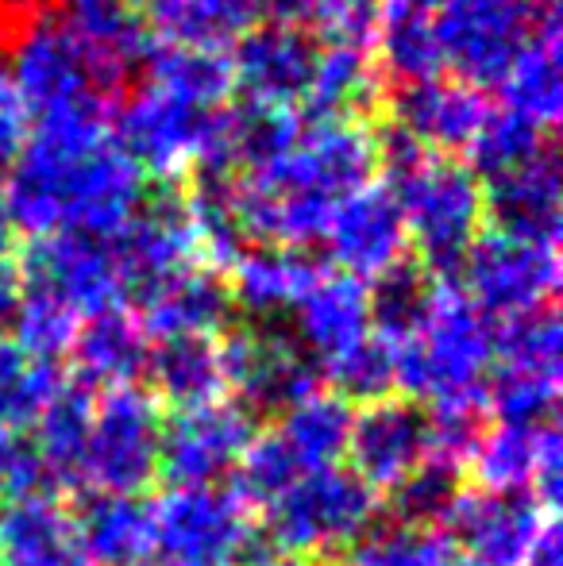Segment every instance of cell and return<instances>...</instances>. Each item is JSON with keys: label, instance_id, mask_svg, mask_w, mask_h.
Instances as JSON below:
<instances>
[{"label": "cell", "instance_id": "10", "mask_svg": "<svg viewBox=\"0 0 563 566\" xmlns=\"http://www.w3.org/2000/svg\"><path fill=\"white\" fill-rule=\"evenodd\" d=\"M163 409L139 386L108 389L93 397L90 440H85V485L93 493L139 497L158 482Z\"/></svg>", "mask_w": 563, "mask_h": 566}, {"label": "cell", "instance_id": "44", "mask_svg": "<svg viewBox=\"0 0 563 566\" xmlns=\"http://www.w3.org/2000/svg\"><path fill=\"white\" fill-rule=\"evenodd\" d=\"M305 474L293 451L282 443L279 432H256V440L248 443V451L240 454L232 470V493L248 509H267L290 490L298 478Z\"/></svg>", "mask_w": 563, "mask_h": 566}, {"label": "cell", "instance_id": "21", "mask_svg": "<svg viewBox=\"0 0 563 566\" xmlns=\"http://www.w3.org/2000/svg\"><path fill=\"white\" fill-rule=\"evenodd\" d=\"M236 313L225 274L186 266L139 297V324L150 343L158 339H220Z\"/></svg>", "mask_w": 563, "mask_h": 566}, {"label": "cell", "instance_id": "24", "mask_svg": "<svg viewBox=\"0 0 563 566\" xmlns=\"http://www.w3.org/2000/svg\"><path fill=\"white\" fill-rule=\"evenodd\" d=\"M150 339L143 332L139 316L128 308H105L93 313L77 324V336L70 343V358H74L77 386L82 389H124L136 386L147 366Z\"/></svg>", "mask_w": 563, "mask_h": 566}, {"label": "cell", "instance_id": "6", "mask_svg": "<svg viewBox=\"0 0 563 566\" xmlns=\"http://www.w3.org/2000/svg\"><path fill=\"white\" fill-rule=\"evenodd\" d=\"M394 394L409 401H482L490 374V321L451 277L436 290L414 336L394 343Z\"/></svg>", "mask_w": 563, "mask_h": 566}, {"label": "cell", "instance_id": "5", "mask_svg": "<svg viewBox=\"0 0 563 566\" xmlns=\"http://www.w3.org/2000/svg\"><path fill=\"white\" fill-rule=\"evenodd\" d=\"M113 135L143 178H228L240 163V113L205 108L139 82L113 116Z\"/></svg>", "mask_w": 563, "mask_h": 566}, {"label": "cell", "instance_id": "19", "mask_svg": "<svg viewBox=\"0 0 563 566\" xmlns=\"http://www.w3.org/2000/svg\"><path fill=\"white\" fill-rule=\"evenodd\" d=\"M108 247H113L116 266H121L124 290L136 293V297L155 290L158 282H166L178 270L205 266L181 197L143 201L128 217V224L108 239Z\"/></svg>", "mask_w": 563, "mask_h": 566}, {"label": "cell", "instance_id": "57", "mask_svg": "<svg viewBox=\"0 0 563 566\" xmlns=\"http://www.w3.org/2000/svg\"><path fill=\"white\" fill-rule=\"evenodd\" d=\"M0 82H4V39H0Z\"/></svg>", "mask_w": 563, "mask_h": 566}, {"label": "cell", "instance_id": "45", "mask_svg": "<svg viewBox=\"0 0 563 566\" xmlns=\"http://www.w3.org/2000/svg\"><path fill=\"white\" fill-rule=\"evenodd\" d=\"M549 143H552V135L536 132V127L525 124L521 116L505 113V108H490L482 132L475 135V143L467 147V166L487 181V178H498V174L513 170V166L529 163V158L541 155Z\"/></svg>", "mask_w": 563, "mask_h": 566}, {"label": "cell", "instance_id": "35", "mask_svg": "<svg viewBox=\"0 0 563 566\" xmlns=\"http://www.w3.org/2000/svg\"><path fill=\"white\" fill-rule=\"evenodd\" d=\"M139 74L155 90L174 93V97L194 101V105L205 108H225V101L232 97V66H228V54L217 51L150 43Z\"/></svg>", "mask_w": 563, "mask_h": 566}, {"label": "cell", "instance_id": "54", "mask_svg": "<svg viewBox=\"0 0 563 566\" xmlns=\"http://www.w3.org/2000/svg\"><path fill=\"white\" fill-rule=\"evenodd\" d=\"M12 243H15V231L4 217V205H0V270L12 266Z\"/></svg>", "mask_w": 563, "mask_h": 566}, {"label": "cell", "instance_id": "41", "mask_svg": "<svg viewBox=\"0 0 563 566\" xmlns=\"http://www.w3.org/2000/svg\"><path fill=\"white\" fill-rule=\"evenodd\" d=\"M463 470L428 459L402 485L390 490V521L409 532H440L463 493Z\"/></svg>", "mask_w": 563, "mask_h": 566}, {"label": "cell", "instance_id": "3", "mask_svg": "<svg viewBox=\"0 0 563 566\" xmlns=\"http://www.w3.org/2000/svg\"><path fill=\"white\" fill-rule=\"evenodd\" d=\"M155 39L128 4L39 12L8 39L4 77L31 124L113 119Z\"/></svg>", "mask_w": 563, "mask_h": 566}, {"label": "cell", "instance_id": "43", "mask_svg": "<svg viewBox=\"0 0 563 566\" xmlns=\"http://www.w3.org/2000/svg\"><path fill=\"white\" fill-rule=\"evenodd\" d=\"M556 401H560V378H544V374H521V370L490 366L487 381H482V409L498 424L544 428L556 417Z\"/></svg>", "mask_w": 563, "mask_h": 566}, {"label": "cell", "instance_id": "52", "mask_svg": "<svg viewBox=\"0 0 563 566\" xmlns=\"http://www.w3.org/2000/svg\"><path fill=\"white\" fill-rule=\"evenodd\" d=\"M521 566H563V539H560V524L549 521L544 524V532L536 536L533 552L525 555V563Z\"/></svg>", "mask_w": 563, "mask_h": 566}, {"label": "cell", "instance_id": "18", "mask_svg": "<svg viewBox=\"0 0 563 566\" xmlns=\"http://www.w3.org/2000/svg\"><path fill=\"white\" fill-rule=\"evenodd\" d=\"M321 243L329 247L340 274L355 277L363 285L378 282L383 274H390L394 266L406 262L409 235L383 178L367 181V186L347 193L332 209V220L324 228Z\"/></svg>", "mask_w": 563, "mask_h": 566}, {"label": "cell", "instance_id": "17", "mask_svg": "<svg viewBox=\"0 0 563 566\" xmlns=\"http://www.w3.org/2000/svg\"><path fill=\"white\" fill-rule=\"evenodd\" d=\"M15 270L28 282L54 293L82 321L93 313H105V308H121L128 297L108 239L82 235V231H59V235L35 239L23 266Z\"/></svg>", "mask_w": 563, "mask_h": 566}, {"label": "cell", "instance_id": "23", "mask_svg": "<svg viewBox=\"0 0 563 566\" xmlns=\"http://www.w3.org/2000/svg\"><path fill=\"white\" fill-rule=\"evenodd\" d=\"M560 155L549 143L529 163L482 181L494 228L560 243Z\"/></svg>", "mask_w": 563, "mask_h": 566}, {"label": "cell", "instance_id": "42", "mask_svg": "<svg viewBox=\"0 0 563 566\" xmlns=\"http://www.w3.org/2000/svg\"><path fill=\"white\" fill-rule=\"evenodd\" d=\"M436 290V277L425 274L414 262H402L390 274H383L378 282H371L367 301H371V332L394 347L406 336H414V328L421 324L428 297Z\"/></svg>", "mask_w": 563, "mask_h": 566}, {"label": "cell", "instance_id": "22", "mask_svg": "<svg viewBox=\"0 0 563 566\" xmlns=\"http://www.w3.org/2000/svg\"><path fill=\"white\" fill-rule=\"evenodd\" d=\"M290 336L301 343V350H305L321 370L329 363H336L340 355H347V350L359 347L363 339L375 336V332H371L367 285L340 274V270H324L313 290L301 297V305L293 308Z\"/></svg>", "mask_w": 563, "mask_h": 566}, {"label": "cell", "instance_id": "50", "mask_svg": "<svg viewBox=\"0 0 563 566\" xmlns=\"http://www.w3.org/2000/svg\"><path fill=\"white\" fill-rule=\"evenodd\" d=\"M28 135H31V119L23 113L20 97H15L12 85H8V77H4V82H0V166H8L15 155H20Z\"/></svg>", "mask_w": 563, "mask_h": 566}, {"label": "cell", "instance_id": "25", "mask_svg": "<svg viewBox=\"0 0 563 566\" xmlns=\"http://www.w3.org/2000/svg\"><path fill=\"white\" fill-rule=\"evenodd\" d=\"M560 15L541 12L536 31L525 39L518 59L505 66L502 82H498V97H502L505 113L521 116L533 124L536 132L552 135L563 113V77H560Z\"/></svg>", "mask_w": 563, "mask_h": 566}, {"label": "cell", "instance_id": "31", "mask_svg": "<svg viewBox=\"0 0 563 566\" xmlns=\"http://www.w3.org/2000/svg\"><path fill=\"white\" fill-rule=\"evenodd\" d=\"M375 62L394 85H417L444 77V51L432 8L425 0H383L375 15Z\"/></svg>", "mask_w": 563, "mask_h": 566}, {"label": "cell", "instance_id": "46", "mask_svg": "<svg viewBox=\"0 0 563 566\" xmlns=\"http://www.w3.org/2000/svg\"><path fill=\"white\" fill-rule=\"evenodd\" d=\"M321 374L332 381V394L344 397L347 405L383 401V397L394 394V350L378 336H371L347 355H340L336 363L324 366Z\"/></svg>", "mask_w": 563, "mask_h": 566}, {"label": "cell", "instance_id": "27", "mask_svg": "<svg viewBox=\"0 0 563 566\" xmlns=\"http://www.w3.org/2000/svg\"><path fill=\"white\" fill-rule=\"evenodd\" d=\"M77 552L93 566H143L155 559L150 501L124 493H90L74 513Z\"/></svg>", "mask_w": 563, "mask_h": 566}, {"label": "cell", "instance_id": "34", "mask_svg": "<svg viewBox=\"0 0 563 566\" xmlns=\"http://www.w3.org/2000/svg\"><path fill=\"white\" fill-rule=\"evenodd\" d=\"M352 417L355 409L336 397L332 389H316L305 401H298L293 409H285L279 417L274 432L282 436V443L293 451V459L305 470L336 467L347 451V436H352Z\"/></svg>", "mask_w": 563, "mask_h": 566}, {"label": "cell", "instance_id": "39", "mask_svg": "<svg viewBox=\"0 0 563 566\" xmlns=\"http://www.w3.org/2000/svg\"><path fill=\"white\" fill-rule=\"evenodd\" d=\"M490 366L560 378V316H556V308H536V313L498 321V328H490Z\"/></svg>", "mask_w": 563, "mask_h": 566}, {"label": "cell", "instance_id": "38", "mask_svg": "<svg viewBox=\"0 0 563 566\" xmlns=\"http://www.w3.org/2000/svg\"><path fill=\"white\" fill-rule=\"evenodd\" d=\"M263 15L321 43H375L378 4L371 0H263Z\"/></svg>", "mask_w": 563, "mask_h": 566}, {"label": "cell", "instance_id": "29", "mask_svg": "<svg viewBox=\"0 0 563 566\" xmlns=\"http://www.w3.org/2000/svg\"><path fill=\"white\" fill-rule=\"evenodd\" d=\"M0 566H85L74 513L51 490L0 505Z\"/></svg>", "mask_w": 563, "mask_h": 566}, {"label": "cell", "instance_id": "2", "mask_svg": "<svg viewBox=\"0 0 563 566\" xmlns=\"http://www.w3.org/2000/svg\"><path fill=\"white\" fill-rule=\"evenodd\" d=\"M383 139L367 116H309L298 135L240 178H225L228 205L243 243L305 247L321 243L332 209L378 178Z\"/></svg>", "mask_w": 563, "mask_h": 566}, {"label": "cell", "instance_id": "51", "mask_svg": "<svg viewBox=\"0 0 563 566\" xmlns=\"http://www.w3.org/2000/svg\"><path fill=\"white\" fill-rule=\"evenodd\" d=\"M409 566H467V559L451 547L448 536H440V532H425Z\"/></svg>", "mask_w": 563, "mask_h": 566}, {"label": "cell", "instance_id": "33", "mask_svg": "<svg viewBox=\"0 0 563 566\" xmlns=\"http://www.w3.org/2000/svg\"><path fill=\"white\" fill-rule=\"evenodd\" d=\"M375 51L363 43H316V66L305 108L316 116H359L378 93Z\"/></svg>", "mask_w": 563, "mask_h": 566}, {"label": "cell", "instance_id": "15", "mask_svg": "<svg viewBox=\"0 0 563 566\" xmlns=\"http://www.w3.org/2000/svg\"><path fill=\"white\" fill-rule=\"evenodd\" d=\"M549 521V509L533 493H498L467 485L444 528L467 566H521Z\"/></svg>", "mask_w": 563, "mask_h": 566}, {"label": "cell", "instance_id": "40", "mask_svg": "<svg viewBox=\"0 0 563 566\" xmlns=\"http://www.w3.org/2000/svg\"><path fill=\"white\" fill-rule=\"evenodd\" d=\"M536 451H541V428L494 424V428L482 432V443H479V451H475V459L467 470H475L479 490L533 493Z\"/></svg>", "mask_w": 563, "mask_h": 566}, {"label": "cell", "instance_id": "32", "mask_svg": "<svg viewBox=\"0 0 563 566\" xmlns=\"http://www.w3.org/2000/svg\"><path fill=\"white\" fill-rule=\"evenodd\" d=\"M93 394L82 386H62L35 420L31 448L39 454L46 482L62 490H85V440H90Z\"/></svg>", "mask_w": 563, "mask_h": 566}, {"label": "cell", "instance_id": "56", "mask_svg": "<svg viewBox=\"0 0 563 566\" xmlns=\"http://www.w3.org/2000/svg\"><path fill=\"white\" fill-rule=\"evenodd\" d=\"M70 12H105V8H121L124 0H62Z\"/></svg>", "mask_w": 563, "mask_h": 566}, {"label": "cell", "instance_id": "8", "mask_svg": "<svg viewBox=\"0 0 563 566\" xmlns=\"http://www.w3.org/2000/svg\"><path fill=\"white\" fill-rule=\"evenodd\" d=\"M150 516L163 566H243L256 555V521L232 490H166Z\"/></svg>", "mask_w": 563, "mask_h": 566}, {"label": "cell", "instance_id": "37", "mask_svg": "<svg viewBox=\"0 0 563 566\" xmlns=\"http://www.w3.org/2000/svg\"><path fill=\"white\" fill-rule=\"evenodd\" d=\"M82 316L70 305H62L54 293H46L43 285L28 282L20 274V305L8 324V339L23 350L28 358L39 363H59L62 355H70V343L77 336Z\"/></svg>", "mask_w": 563, "mask_h": 566}, {"label": "cell", "instance_id": "26", "mask_svg": "<svg viewBox=\"0 0 563 566\" xmlns=\"http://www.w3.org/2000/svg\"><path fill=\"white\" fill-rule=\"evenodd\" d=\"M321 274L324 270L305 251H290V247H248L228 266L225 282L236 308H243L251 316H263V321H274V316L293 313Z\"/></svg>", "mask_w": 563, "mask_h": 566}, {"label": "cell", "instance_id": "9", "mask_svg": "<svg viewBox=\"0 0 563 566\" xmlns=\"http://www.w3.org/2000/svg\"><path fill=\"white\" fill-rule=\"evenodd\" d=\"M459 290L475 301L482 316L510 321L536 308H552L560 290V243L529 239L518 231H479L471 251L459 262Z\"/></svg>", "mask_w": 563, "mask_h": 566}, {"label": "cell", "instance_id": "30", "mask_svg": "<svg viewBox=\"0 0 563 566\" xmlns=\"http://www.w3.org/2000/svg\"><path fill=\"white\" fill-rule=\"evenodd\" d=\"M143 378L150 381L147 394L155 405H170L174 412L217 405L228 394L220 339H158L147 350Z\"/></svg>", "mask_w": 563, "mask_h": 566}, {"label": "cell", "instance_id": "16", "mask_svg": "<svg viewBox=\"0 0 563 566\" xmlns=\"http://www.w3.org/2000/svg\"><path fill=\"white\" fill-rule=\"evenodd\" d=\"M344 454L352 459V474L363 485H371L375 493H390L432 459L428 409L398 394L363 405L352 417Z\"/></svg>", "mask_w": 563, "mask_h": 566}, {"label": "cell", "instance_id": "4", "mask_svg": "<svg viewBox=\"0 0 563 566\" xmlns=\"http://www.w3.org/2000/svg\"><path fill=\"white\" fill-rule=\"evenodd\" d=\"M378 170L402 212L409 247L421 254V270L451 277L487 220L482 178L459 158L432 155L398 132L383 143Z\"/></svg>", "mask_w": 563, "mask_h": 566}, {"label": "cell", "instance_id": "28", "mask_svg": "<svg viewBox=\"0 0 563 566\" xmlns=\"http://www.w3.org/2000/svg\"><path fill=\"white\" fill-rule=\"evenodd\" d=\"M263 20L259 0H143V28L155 43L225 54Z\"/></svg>", "mask_w": 563, "mask_h": 566}, {"label": "cell", "instance_id": "11", "mask_svg": "<svg viewBox=\"0 0 563 566\" xmlns=\"http://www.w3.org/2000/svg\"><path fill=\"white\" fill-rule=\"evenodd\" d=\"M444 66L459 82L498 85L525 39L536 31V0H440L432 8Z\"/></svg>", "mask_w": 563, "mask_h": 566}, {"label": "cell", "instance_id": "1", "mask_svg": "<svg viewBox=\"0 0 563 566\" xmlns=\"http://www.w3.org/2000/svg\"><path fill=\"white\" fill-rule=\"evenodd\" d=\"M143 201L147 178L116 143L113 119L35 124L0 186L8 224L31 239L59 231L113 239Z\"/></svg>", "mask_w": 563, "mask_h": 566}, {"label": "cell", "instance_id": "13", "mask_svg": "<svg viewBox=\"0 0 563 566\" xmlns=\"http://www.w3.org/2000/svg\"><path fill=\"white\" fill-rule=\"evenodd\" d=\"M256 440V417L236 401L201 405L163 420L158 478L170 490H201L232 478L240 454Z\"/></svg>", "mask_w": 563, "mask_h": 566}, {"label": "cell", "instance_id": "59", "mask_svg": "<svg viewBox=\"0 0 563 566\" xmlns=\"http://www.w3.org/2000/svg\"><path fill=\"white\" fill-rule=\"evenodd\" d=\"M371 4H383V0H371Z\"/></svg>", "mask_w": 563, "mask_h": 566}, {"label": "cell", "instance_id": "49", "mask_svg": "<svg viewBox=\"0 0 563 566\" xmlns=\"http://www.w3.org/2000/svg\"><path fill=\"white\" fill-rule=\"evenodd\" d=\"M560 485H563V448H560V432L549 424L541 428V451H536V478H533V497L549 513L560 501Z\"/></svg>", "mask_w": 563, "mask_h": 566}, {"label": "cell", "instance_id": "14", "mask_svg": "<svg viewBox=\"0 0 563 566\" xmlns=\"http://www.w3.org/2000/svg\"><path fill=\"white\" fill-rule=\"evenodd\" d=\"M232 93L256 113H298L305 108L316 66V39L285 23H256L228 54Z\"/></svg>", "mask_w": 563, "mask_h": 566}, {"label": "cell", "instance_id": "53", "mask_svg": "<svg viewBox=\"0 0 563 566\" xmlns=\"http://www.w3.org/2000/svg\"><path fill=\"white\" fill-rule=\"evenodd\" d=\"M15 305H20V270L4 266L0 270V336H8V324L15 316Z\"/></svg>", "mask_w": 563, "mask_h": 566}, {"label": "cell", "instance_id": "36", "mask_svg": "<svg viewBox=\"0 0 563 566\" xmlns=\"http://www.w3.org/2000/svg\"><path fill=\"white\" fill-rule=\"evenodd\" d=\"M66 386L59 363L28 358L8 336H0V432H23L35 424L51 397Z\"/></svg>", "mask_w": 563, "mask_h": 566}, {"label": "cell", "instance_id": "58", "mask_svg": "<svg viewBox=\"0 0 563 566\" xmlns=\"http://www.w3.org/2000/svg\"><path fill=\"white\" fill-rule=\"evenodd\" d=\"M12 4H35V0H12Z\"/></svg>", "mask_w": 563, "mask_h": 566}, {"label": "cell", "instance_id": "55", "mask_svg": "<svg viewBox=\"0 0 563 566\" xmlns=\"http://www.w3.org/2000/svg\"><path fill=\"white\" fill-rule=\"evenodd\" d=\"M243 566H313L305 559H293V555H279V552H267V555H251Z\"/></svg>", "mask_w": 563, "mask_h": 566}, {"label": "cell", "instance_id": "47", "mask_svg": "<svg viewBox=\"0 0 563 566\" xmlns=\"http://www.w3.org/2000/svg\"><path fill=\"white\" fill-rule=\"evenodd\" d=\"M421 536L425 532H409L386 516V521L371 524L363 536H355L352 544L332 559V566H409Z\"/></svg>", "mask_w": 563, "mask_h": 566}, {"label": "cell", "instance_id": "7", "mask_svg": "<svg viewBox=\"0 0 563 566\" xmlns=\"http://www.w3.org/2000/svg\"><path fill=\"white\" fill-rule=\"evenodd\" d=\"M378 521V493L352 470H305L274 505L263 509V536L279 555L293 559H336L355 536Z\"/></svg>", "mask_w": 563, "mask_h": 566}, {"label": "cell", "instance_id": "48", "mask_svg": "<svg viewBox=\"0 0 563 566\" xmlns=\"http://www.w3.org/2000/svg\"><path fill=\"white\" fill-rule=\"evenodd\" d=\"M46 493V474L23 432H0V505Z\"/></svg>", "mask_w": 563, "mask_h": 566}, {"label": "cell", "instance_id": "12", "mask_svg": "<svg viewBox=\"0 0 563 566\" xmlns=\"http://www.w3.org/2000/svg\"><path fill=\"white\" fill-rule=\"evenodd\" d=\"M228 389L248 417H282L321 389V366L282 328H236L220 339Z\"/></svg>", "mask_w": 563, "mask_h": 566}, {"label": "cell", "instance_id": "20", "mask_svg": "<svg viewBox=\"0 0 563 566\" xmlns=\"http://www.w3.org/2000/svg\"><path fill=\"white\" fill-rule=\"evenodd\" d=\"M490 101L479 85L459 77H432V82L402 85L390 101L398 135L414 139L432 155H467L475 135L490 116Z\"/></svg>", "mask_w": 563, "mask_h": 566}]
</instances>
